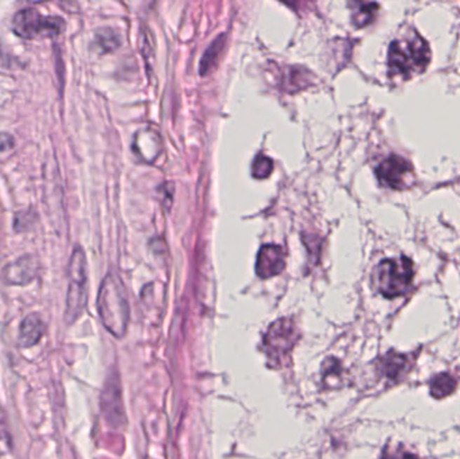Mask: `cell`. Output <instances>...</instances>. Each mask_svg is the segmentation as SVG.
Wrapping results in <instances>:
<instances>
[{"instance_id":"cell-1","label":"cell","mask_w":460,"mask_h":459,"mask_svg":"<svg viewBox=\"0 0 460 459\" xmlns=\"http://www.w3.org/2000/svg\"><path fill=\"white\" fill-rule=\"evenodd\" d=\"M97 307L105 328L116 338L124 337L130 321V306L123 283L114 274L107 275L100 286Z\"/></svg>"},{"instance_id":"cell-2","label":"cell","mask_w":460,"mask_h":459,"mask_svg":"<svg viewBox=\"0 0 460 459\" xmlns=\"http://www.w3.org/2000/svg\"><path fill=\"white\" fill-rule=\"evenodd\" d=\"M373 279L381 295L389 299L404 295L413 280V262L405 256L385 259L376 267Z\"/></svg>"},{"instance_id":"cell-3","label":"cell","mask_w":460,"mask_h":459,"mask_svg":"<svg viewBox=\"0 0 460 459\" xmlns=\"http://www.w3.org/2000/svg\"><path fill=\"white\" fill-rule=\"evenodd\" d=\"M86 258L83 249L77 246L69 262V283L66 294L65 319L67 324H74L86 306Z\"/></svg>"},{"instance_id":"cell-4","label":"cell","mask_w":460,"mask_h":459,"mask_svg":"<svg viewBox=\"0 0 460 459\" xmlns=\"http://www.w3.org/2000/svg\"><path fill=\"white\" fill-rule=\"evenodd\" d=\"M66 22L60 17L42 15L34 8H25L13 19V30L23 39L54 38L65 32Z\"/></svg>"},{"instance_id":"cell-5","label":"cell","mask_w":460,"mask_h":459,"mask_svg":"<svg viewBox=\"0 0 460 459\" xmlns=\"http://www.w3.org/2000/svg\"><path fill=\"white\" fill-rule=\"evenodd\" d=\"M428 62V48L420 36L397 41L389 50V65L397 74L410 76L420 72Z\"/></svg>"},{"instance_id":"cell-6","label":"cell","mask_w":460,"mask_h":459,"mask_svg":"<svg viewBox=\"0 0 460 459\" xmlns=\"http://www.w3.org/2000/svg\"><path fill=\"white\" fill-rule=\"evenodd\" d=\"M297 330L291 318H280L264 337V349L271 361L280 362L295 346Z\"/></svg>"},{"instance_id":"cell-7","label":"cell","mask_w":460,"mask_h":459,"mask_svg":"<svg viewBox=\"0 0 460 459\" xmlns=\"http://www.w3.org/2000/svg\"><path fill=\"white\" fill-rule=\"evenodd\" d=\"M376 174L381 185L398 190L410 185L412 167L405 159L392 155L378 164Z\"/></svg>"},{"instance_id":"cell-8","label":"cell","mask_w":460,"mask_h":459,"mask_svg":"<svg viewBox=\"0 0 460 459\" xmlns=\"http://www.w3.org/2000/svg\"><path fill=\"white\" fill-rule=\"evenodd\" d=\"M285 267L284 249L276 244H266L260 248L256 260V274L262 279H269L283 272Z\"/></svg>"},{"instance_id":"cell-9","label":"cell","mask_w":460,"mask_h":459,"mask_svg":"<svg viewBox=\"0 0 460 459\" xmlns=\"http://www.w3.org/2000/svg\"><path fill=\"white\" fill-rule=\"evenodd\" d=\"M38 270H39V262L33 255H25L17 259L15 262H10L4 268L3 277L8 284L26 286L35 279Z\"/></svg>"},{"instance_id":"cell-10","label":"cell","mask_w":460,"mask_h":459,"mask_svg":"<svg viewBox=\"0 0 460 459\" xmlns=\"http://www.w3.org/2000/svg\"><path fill=\"white\" fill-rule=\"evenodd\" d=\"M43 333H45V325L42 318L38 314H30L20 324L19 344L23 347L34 346L39 342Z\"/></svg>"},{"instance_id":"cell-11","label":"cell","mask_w":460,"mask_h":459,"mask_svg":"<svg viewBox=\"0 0 460 459\" xmlns=\"http://www.w3.org/2000/svg\"><path fill=\"white\" fill-rule=\"evenodd\" d=\"M149 146H156L161 147V139L158 136L156 132L152 131H140L137 132L136 138H135V143H133V148L136 151V154L143 159L151 162L154 159H156V157L159 155L161 151L151 148Z\"/></svg>"},{"instance_id":"cell-12","label":"cell","mask_w":460,"mask_h":459,"mask_svg":"<svg viewBox=\"0 0 460 459\" xmlns=\"http://www.w3.org/2000/svg\"><path fill=\"white\" fill-rule=\"evenodd\" d=\"M225 46H226V35L221 34L209 45V48L205 50V53L201 58V62H199L201 76H206L213 72L218 65V61L221 58V54L225 49Z\"/></svg>"},{"instance_id":"cell-13","label":"cell","mask_w":460,"mask_h":459,"mask_svg":"<svg viewBox=\"0 0 460 459\" xmlns=\"http://www.w3.org/2000/svg\"><path fill=\"white\" fill-rule=\"evenodd\" d=\"M120 397L119 387L116 384H109L105 387V391L102 394V411L105 413V418L112 425H119L121 420V416H124L123 407L116 406L115 400Z\"/></svg>"},{"instance_id":"cell-14","label":"cell","mask_w":460,"mask_h":459,"mask_svg":"<svg viewBox=\"0 0 460 459\" xmlns=\"http://www.w3.org/2000/svg\"><path fill=\"white\" fill-rule=\"evenodd\" d=\"M313 76H309V70L303 67H290L283 76V89L285 91H299L310 85Z\"/></svg>"},{"instance_id":"cell-15","label":"cell","mask_w":460,"mask_h":459,"mask_svg":"<svg viewBox=\"0 0 460 459\" xmlns=\"http://www.w3.org/2000/svg\"><path fill=\"white\" fill-rule=\"evenodd\" d=\"M429 388H431V394L435 399H443L455 391L456 380L448 373H440L431 380Z\"/></svg>"},{"instance_id":"cell-16","label":"cell","mask_w":460,"mask_h":459,"mask_svg":"<svg viewBox=\"0 0 460 459\" xmlns=\"http://www.w3.org/2000/svg\"><path fill=\"white\" fill-rule=\"evenodd\" d=\"M407 359L404 356L400 354H395V353H389L382 362V372L384 375H386L388 378H397L400 373H402V371H405L407 368Z\"/></svg>"},{"instance_id":"cell-17","label":"cell","mask_w":460,"mask_h":459,"mask_svg":"<svg viewBox=\"0 0 460 459\" xmlns=\"http://www.w3.org/2000/svg\"><path fill=\"white\" fill-rule=\"evenodd\" d=\"M96 45L101 53H109L120 46V39L112 29H101L96 34Z\"/></svg>"},{"instance_id":"cell-18","label":"cell","mask_w":460,"mask_h":459,"mask_svg":"<svg viewBox=\"0 0 460 459\" xmlns=\"http://www.w3.org/2000/svg\"><path fill=\"white\" fill-rule=\"evenodd\" d=\"M273 171V162L271 158H268L266 155L259 154L253 162L252 166V174L255 178L257 180H265L268 178Z\"/></svg>"},{"instance_id":"cell-19","label":"cell","mask_w":460,"mask_h":459,"mask_svg":"<svg viewBox=\"0 0 460 459\" xmlns=\"http://www.w3.org/2000/svg\"><path fill=\"white\" fill-rule=\"evenodd\" d=\"M374 10H376V6L372 4V3H361L358 4V8L356 10V14H354V22L357 26H365L367 25L372 19H373V15H374Z\"/></svg>"},{"instance_id":"cell-20","label":"cell","mask_w":460,"mask_h":459,"mask_svg":"<svg viewBox=\"0 0 460 459\" xmlns=\"http://www.w3.org/2000/svg\"><path fill=\"white\" fill-rule=\"evenodd\" d=\"M140 50H142V54L144 58H149L152 57L154 54V41H152V36H151V33L148 32V29H142V33H140Z\"/></svg>"},{"instance_id":"cell-21","label":"cell","mask_w":460,"mask_h":459,"mask_svg":"<svg viewBox=\"0 0 460 459\" xmlns=\"http://www.w3.org/2000/svg\"><path fill=\"white\" fill-rule=\"evenodd\" d=\"M284 4H287L288 7L294 8L296 11H302L306 8V6L311 1V0H281Z\"/></svg>"}]
</instances>
